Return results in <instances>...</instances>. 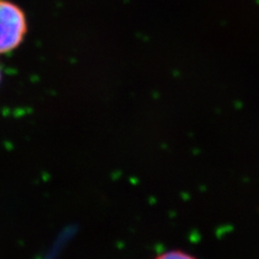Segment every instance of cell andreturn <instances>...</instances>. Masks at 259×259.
<instances>
[{
  "label": "cell",
  "instance_id": "cell-2",
  "mask_svg": "<svg viewBox=\"0 0 259 259\" xmlns=\"http://www.w3.org/2000/svg\"><path fill=\"white\" fill-rule=\"evenodd\" d=\"M156 259H197L192 255L183 252V250H167L157 256Z\"/></svg>",
  "mask_w": 259,
  "mask_h": 259
},
{
  "label": "cell",
  "instance_id": "cell-1",
  "mask_svg": "<svg viewBox=\"0 0 259 259\" xmlns=\"http://www.w3.org/2000/svg\"><path fill=\"white\" fill-rule=\"evenodd\" d=\"M27 34V19L22 8L10 0H0V54L18 49Z\"/></svg>",
  "mask_w": 259,
  "mask_h": 259
},
{
  "label": "cell",
  "instance_id": "cell-3",
  "mask_svg": "<svg viewBox=\"0 0 259 259\" xmlns=\"http://www.w3.org/2000/svg\"><path fill=\"white\" fill-rule=\"evenodd\" d=\"M2 78H3V75H2V68H0V82H2Z\"/></svg>",
  "mask_w": 259,
  "mask_h": 259
}]
</instances>
